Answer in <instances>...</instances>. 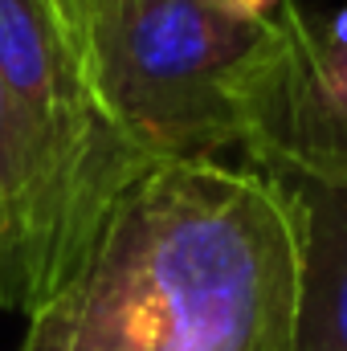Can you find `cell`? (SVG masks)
<instances>
[{
    "label": "cell",
    "mask_w": 347,
    "mask_h": 351,
    "mask_svg": "<svg viewBox=\"0 0 347 351\" xmlns=\"http://www.w3.org/2000/svg\"><path fill=\"white\" fill-rule=\"evenodd\" d=\"M302 250L290 180L143 156L16 351H294Z\"/></svg>",
    "instance_id": "cell-1"
},
{
    "label": "cell",
    "mask_w": 347,
    "mask_h": 351,
    "mask_svg": "<svg viewBox=\"0 0 347 351\" xmlns=\"http://www.w3.org/2000/svg\"><path fill=\"white\" fill-rule=\"evenodd\" d=\"M102 114L147 156L246 152L282 49V0H78Z\"/></svg>",
    "instance_id": "cell-2"
},
{
    "label": "cell",
    "mask_w": 347,
    "mask_h": 351,
    "mask_svg": "<svg viewBox=\"0 0 347 351\" xmlns=\"http://www.w3.org/2000/svg\"><path fill=\"white\" fill-rule=\"evenodd\" d=\"M246 164L347 184V8L282 0V49L261 98Z\"/></svg>",
    "instance_id": "cell-3"
},
{
    "label": "cell",
    "mask_w": 347,
    "mask_h": 351,
    "mask_svg": "<svg viewBox=\"0 0 347 351\" xmlns=\"http://www.w3.org/2000/svg\"><path fill=\"white\" fill-rule=\"evenodd\" d=\"M274 176L298 192L307 229L294 351H347V184Z\"/></svg>",
    "instance_id": "cell-4"
},
{
    "label": "cell",
    "mask_w": 347,
    "mask_h": 351,
    "mask_svg": "<svg viewBox=\"0 0 347 351\" xmlns=\"http://www.w3.org/2000/svg\"><path fill=\"white\" fill-rule=\"evenodd\" d=\"M21 204H25V131L12 94L0 78V254L16 233Z\"/></svg>",
    "instance_id": "cell-5"
},
{
    "label": "cell",
    "mask_w": 347,
    "mask_h": 351,
    "mask_svg": "<svg viewBox=\"0 0 347 351\" xmlns=\"http://www.w3.org/2000/svg\"><path fill=\"white\" fill-rule=\"evenodd\" d=\"M62 4V12H66V21H74V12H78V0H58Z\"/></svg>",
    "instance_id": "cell-6"
}]
</instances>
